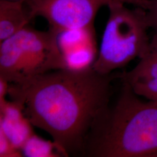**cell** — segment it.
Returning <instances> with one entry per match:
<instances>
[{"instance_id":"cell-3","label":"cell","mask_w":157,"mask_h":157,"mask_svg":"<svg viewBox=\"0 0 157 157\" xmlns=\"http://www.w3.org/2000/svg\"><path fill=\"white\" fill-rule=\"evenodd\" d=\"M109 17L99 53L92 67L101 74H109L139 59L148 48L150 40L146 10L129 8L116 2L107 6Z\"/></svg>"},{"instance_id":"cell-6","label":"cell","mask_w":157,"mask_h":157,"mask_svg":"<svg viewBox=\"0 0 157 157\" xmlns=\"http://www.w3.org/2000/svg\"><path fill=\"white\" fill-rule=\"evenodd\" d=\"M57 40L63 69L81 71L93 67L98 56L94 28L59 32Z\"/></svg>"},{"instance_id":"cell-4","label":"cell","mask_w":157,"mask_h":157,"mask_svg":"<svg viewBox=\"0 0 157 157\" xmlns=\"http://www.w3.org/2000/svg\"><path fill=\"white\" fill-rule=\"evenodd\" d=\"M57 34L50 29L40 31L28 25L0 42V78L17 83L63 69Z\"/></svg>"},{"instance_id":"cell-14","label":"cell","mask_w":157,"mask_h":157,"mask_svg":"<svg viewBox=\"0 0 157 157\" xmlns=\"http://www.w3.org/2000/svg\"><path fill=\"white\" fill-rule=\"evenodd\" d=\"M10 83L5 79L0 78V105L4 104L6 101V96L8 94Z\"/></svg>"},{"instance_id":"cell-9","label":"cell","mask_w":157,"mask_h":157,"mask_svg":"<svg viewBox=\"0 0 157 157\" xmlns=\"http://www.w3.org/2000/svg\"><path fill=\"white\" fill-rule=\"evenodd\" d=\"M157 78V33H155L140 62L130 71L120 72L119 80L132 85Z\"/></svg>"},{"instance_id":"cell-11","label":"cell","mask_w":157,"mask_h":157,"mask_svg":"<svg viewBox=\"0 0 157 157\" xmlns=\"http://www.w3.org/2000/svg\"><path fill=\"white\" fill-rule=\"evenodd\" d=\"M131 86L137 95L157 102V78L139 82Z\"/></svg>"},{"instance_id":"cell-15","label":"cell","mask_w":157,"mask_h":157,"mask_svg":"<svg viewBox=\"0 0 157 157\" xmlns=\"http://www.w3.org/2000/svg\"><path fill=\"white\" fill-rule=\"evenodd\" d=\"M18 1H23V2H25L27 6H29V4H30L31 3H32L34 1H35V0H18Z\"/></svg>"},{"instance_id":"cell-10","label":"cell","mask_w":157,"mask_h":157,"mask_svg":"<svg viewBox=\"0 0 157 157\" xmlns=\"http://www.w3.org/2000/svg\"><path fill=\"white\" fill-rule=\"evenodd\" d=\"M21 151L23 157H65L56 142L45 140L35 133L25 142Z\"/></svg>"},{"instance_id":"cell-1","label":"cell","mask_w":157,"mask_h":157,"mask_svg":"<svg viewBox=\"0 0 157 157\" xmlns=\"http://www.w3.org/2000/svg\"><path fill=\"white\" fill-rule=\"evenodd\" d=\"M120 72L60 69L10 83L8 95L34 126L45 130L65 157L82 156L96 119L111 102Z\"/></svg>"},{"instance_id":"cell-2","label":"cell","mask_w":157,"mask_h":157,"mask_svg":"<svg viewBox=\"0 0 157 157\" xmlns=\"http://www.w3.org/2000/svg\"><path fill=\"white\" fill-rule=\"evenodd\" d=\"M122 83L117 100L96 119L82 157H157V102Z\"/></svg>"},{"instance_id":"cell-12","label":"cell","mask_w":157,"mask_h":157,"mask_svg":"<svg viewBox=\"0 0 157 157\" xmlns=\"http://www.w3.org/2000/svg\"><path fill=\"white\" fill-rule=\"evenodd\" d=\"M23 157L21 151L17 149L5 133L0 130V157Z\"/></svg>"},{"instance_id":"cell-7","label":"cell","mask_w":157,"mask_h":157,"mask_svg":"<svg viewBox=\"0 0 157 157\" xmlns=\"http://www.w3.org/2000/svg\"><path fill=\"white\" fill-rule=\"evenodd\" d=\"M32 126L25 115L22 107L17 102L6 101L0 105V130L20 151L25 142L34 133Z\"/></svg>"},{"instance_id":"cell-8","label":"cell","mask_w":157,"mask_h":157,"mask_svg":"<svg viewBox=\"0 0 157 157\" xmlns=\"http://www.w3.org/2000/svg\"><path fill=\"white\" fill-rule=\"evenodd\" d=\"M26 4L18 0H0V42L28 26L33 19Z\"/></svg>"},{"instance_id":"cell-13","label":"cell","mask_w":157,"mask_h":157,"mask_svg":"<svg viewBox=\"0 0 157 157\" xmlns=\"http://www.w3.org/2000/svg\"><path fill=\"white\" fill-rule=\"evenodd\" d=\"M151 5L146 10L147 22L150 28L157 33V0H151Z\"/></svg>"},{"instance_id":"cell-5","label":"cell","mask_w":157,"mask_h":157,"mask_svg":"<svg viewBox=\"0 0 157 157\" xmlns=\"http://www.w3.org/2000/svg\"><path fill=\"white\" fill-rule=\"evenodd\" d=\"M116 2L147 10L151 0H35L28 6L32 17H40L57 33L94 28L100 8Z\"/></svg>"}]
</instances>
